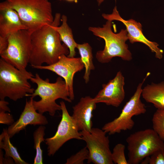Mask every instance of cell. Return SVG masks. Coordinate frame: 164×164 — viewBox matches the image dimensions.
I'll use <instances>...</instances> for the list:
<instances>
[{"mask_svg": "<svg viewBox=\"0 0 164 164\" xmlns=\"http://www.w3.org/2000/svg\"><path fill=\"white\" fill-rule=\"evenodd\" d=\"M61 16L56 13L53 22L32 32L31 34V51L29 63L32 67L47 65L56 62L62 55L67 56L69 50L64 43L62 44L56 27L59 26Z\"/></svg>", "mask_w": 164, "mask_h": 164, "instance_id": "obj_1", "label": "cell"}, {"mask_svg": "<svg viewBox=\"0 0 164 164\" xmlns=\"http://www.w3.org/2000/svg\"><path fill=\"white\" fill-rule=\"evenodd\" d=\"M30 80L36 84L37 87L32 94H28L27 96L35 97L39 96L41 98L39 101L33 100V101L34 108L39 113L43 114L47 112L50 115L53 116L56 111L61 110L60 105L56 102V100L61 98L68 102H72L65 82L61 77H58L55 82L51 83L48 78L44 80L36 73Z\"/></svg>", "mask_w": 164, "mask_h": 164, "instance_id": "obj_2", "label": "cell"}, {"mask_svg": "<svg viewBox=\"0 0 164 164\" xmlns=\"http://www.w3.org/2000/svg\"><path fill=\"white\" fill-rule=\"evenodd\" d=\"M107 20L102 27H90L88 30L95 36L103 39L105 46L103 50L97 52L95 57L97 60L102 63L109 62L112 58L119 57L125 61L132 59V54L128 49L126 41L128 39L126 29H122L117 33L112 30V22Z\"/></svg>", "mask_w": 164, "mask_h": 164, "instance_id": "obj_3", "label": "cell"}, {"mask_svg": "<svg viewBox=\"0 0 164 164\" xmlns=\"http://www.w3.org/2000/svg\"><path fill=\"white\" fill-rule=\"evenodd\" d=\"M34 76L31 72L19 70L0 58V100L8 97L16 101L32 94L35 89L28 80Z\"/></svg>", "mask_w": 164, "mask_h": 164, "instance_id": "obj_4", "label": "cell"}, {"mask_svg": "<svg viewBox=\"0 0 164 164\" xmlns=\"http://www.w3.org/2000/svg\"><path fill=\"white\" fill-rule=\"evenodd\" d=\"M18 13L26 29L32 32L51 24L54 19L48 0H6Z\"/></svg>", "mask_w": 164, "mask_h": 164, "instance_id": "obj_5", "label": "cell"}, {"mask_svg": "<svg viewBox=\"0 0 164 164\" xmlns=\"http://www.w3.org/2000/svg\"><path fill=\"white\" fill-rule=\"evenodd\" d=\"M128 164H138L145 157L164 148V142L153 129L135 132L126 138Z\"/></svg>", "mask_w": 164, "mask_h": 164, "instance_id": "obj_6", "label": "cell"}, {"mask_svg": "<svg viewBox=\"0 0 164 164\" xmlns=\"http://www.w3.org/2000/svg\"><path fill=\"white\" fill-rule=\"evenodd\" d=\"M150 74L148 72L142 81L138 84L135 93L126 103L119 116L103 126L102 129L106 133L112 135L119 133L122 131L132 129L135 125L132 117L146 112L145 105L142 102L140 97L142 86Z\"/></svg>", "mask_w": 164, "mask_h": 164, "instance_id": "obj_7", "label": "cell"}, {"mask_svg": "<svg viewBox=\"0 0 164 164\" xmlns=\"http://www.w3.org/2000/svg\"><path fill=\"white\" fill-rule=\"evenodd\" d=\"M32 33L24 29L10 34L8 47L0 55L1 58L19 70H26L31 51Z\"/></svg>", "mask_w": 164, "mask_h": 164, "instance_id": "obj_8", "label": "cell"}, {"mask_svg": "<svg viewBox=\"0 0 164 164\" xmlns=\"http://www.w3.org/2000/svg\"><path fill=\"white\" fill-rule=\"evenodd\" d=\"M80 132L88 150V163L114 164L109 137L106 135L107 133L104 131L94 128H92L90 132L84 130Z\"/></svg>", "mask_w": 164, "mask_h": 164, "instance_id": "obj_9", "label": "cell"}, {"mask_svg": "<svg viewBox=\"0 0 164 164\" xmlns=\"http://www.w3.org/2000/svg\"><path fill=\"white\" fill-rule=\"evenodd\" d=\"M62 114L57 131L53 137L45 139L47 146V155L53 156L67 142L71 139L82 140V135L72 116L63 101L60 102Z\"/></svg>", "mask_w": 164, "mask_h": 164, "instance_id": "obj_10", "label": "cell"}, {"mask_svg": "<svg viewBox=\"0 0 164 164\" xmlns=\"http://www.w3.org/2000/svg\"><path fill=\"white\" fill-rule=\"evenodd\" d=\"M32 67L51 71L63 78L66 84L69 98L72 101L74 100L73 77L76 73L81 71L84 67L80 57H69L63 54L59 57L56 62L53 64Z\"/></svg>", "mask_w": 164, "mask_h": 164, "instance_id": "obj_11", "label": "cell"}, {"mask_svg": "<svg viewBox=\"0 0 164 164\" xmlns=\"http://www.w3.org/2000/svg\"><path fill=\"white\" fill-rule=\"evenodd\" d=\"M102 16L107 20H116L122 22L126 26L128 39L131 43H143L148 46L152 52L155 53L156 58L159 59L162 58L163 50L158 47L159 45L157 43L149 40L144 36L141 24L132 19L128 20L123 19L120 16L116 6L114 7L111 14L103 13Z\"/></svg>", "mask_w": 164, "mask_h": 164, "instance_id": "obj_12", "label": "cell"}, {"mask_svg": "<svg viewBox=\"0 0 164 164\" xmlns=\"http://www.w3.org/2000/svg\"><path fill=\"white\" fill-rule=\"evenodd\" d=\"M125 78L121 72L119 71L114 78L102 84V89L93 98L95 102L118 107L125 99Z\"/></svg>", "mask_w": 164, "mask_h": 164, "instance_id": "obj_13", "label": "cell"}, {"mask_svg": "<svg viewBox=\"0 0 164 164\" xmlns=\"http://www.w3.org/2000/svg\"><path fill=\"white\" fill-rule=\"evenodd\" d=\"M34 97L31 96L29 101L26 100L24 108L18 119L7 129L10 138L21 131L25 129L28 125H45L48 124L46 117L36 112L33 104Z\"/></svg>", "mask_w": 164, "mask_h": 164, "instance_id": "obj_14", "label": "cell"}, {"mask_svg": "<svg viewBox=\"0 0 164 164\" xmlns=\"http://www.w3.org/2000/svg\"><path fill=\"white\" fill-rule=\"evenodd\" d=\"M96 104L93 98L87 96L81 97L73 107L72 116L79 131L91 132L92 128L93 112L96 108Z\"/></svg>", "mask_w": 164, "mask_h": 164, "instance_id": "obj_15", "label": "cell"}, {"mask_svg": "<svg viewBox=\"0 0 164 164\" xmlns=\"http://www.w3.org/2000/svg\"><path fill=\"white\" fill-rule=\"evenodd\" d=\"M26 28L17 12L6 0L0 3V36L8 37L11 34Z\"/></svg>", "mask_w": 164, "mask_h": 164, "instance_id": "obj_16", "label": "cell"}, {"mask_svg": "<svg viewBox=\"0 0 164 164\" xmlns=\"http://www.w3.org/2000/svg\"><path fill=\"white\" fill-rule=\"evenodd\" d=\"M142 95L145 101L152 104L157 109L164 108V81L147 84L142 89Z\"/></svg>", "mask_w": 164, "mask_h": 164, "instance_id": "obj_17", "label": "cell"}, {"mask_svg": "<svg viewBox=\"0 0 164 164\" xmlns=\"http://www.w3.org/2000/svg\"><path fill=\"white\" fill-rule=\"evenodd\" d=\"M67 16L63 15L61 18L62 23L60 26H56V29L59 35L61 41H62L69 49V53L67 56L74 57L76 55L75 49L77 43L73 39L72 30L67 23Z\"/></svg>", "mask_w": 164, "mask_h": 164, "instance_id": "obj_18", "label": "cell"}, {"mask_svg": "<svg viewBox=\"0 0 164 164\" xmlns=\"http://www.w3.org/2000/svg\"><path fill=\"white\" fill-rule=\"evenodd\" d=\"M76 48L78 50L80 58L85 68L83 78L86 84L89 81L91 70H94L95 67L93 63L92 48L87 43H77Z\"/></svg>", "mask_w": 164, "mask_h": 164, "instance_id": "obj_19", "label": "cell"}, {"mask_svg": "<svg viewBox=\"0 0 164 164\" xmlns=\"http://www.w3.org/2000/svg\"><path fill=\"white\" fill-rule=\"evenodd\" d=\"M10 138L8 134L7 128H3L0 135V149L5 151V157H11L16 164H28L20 156L17 149L10 141Z\"/></svg>", "mask_w": 164, "mask_h": 164, "instance_id": "obj_20", "label": "cell"}, {"mask_svg": "<svg viewBox=\"0 0 164 164\" xmlns=\"http://www.w3.org/2000/svg\"><path fill=\"white\" fill-rule=\"evenodd\" d=\"M45 129L46 127L44 125H40L33 133L34 147L36 152L33 164H43V150L41 149L40 144L45 141L44 137L45 135Z\"/></svg>", "mask_w": 164, "mask_h": 164, "instance_id": "obj_21", "label": "cell"}, {"mask_svg": "<svg viewBox=\"0 0 164 164\" xmlns=\"http://www.w3.org/2000/svg\"><path fill=\"white\" fill-rule=\"evenodd\" d=\"M153 130L164 142V108L157 109L152 119Z\"/></svg>", "mask_w": 164, "mask_h": 164, "instance_id": "obj_22", "label": "cell"}, {"mask_svg": "<svg viewBox=\"0 0 164 164\" xmlns=\"http://www.w3.org/2000/svg\"><path fill=\"white\" fill-rule=\"evenodd\" d=\"M125 146L118 143L114 147L111 153V157L114 164H128L125 155Z\"/></svg>", "mask_w": 164, "mask_h": 164, "instance_id": "obj_23", "label": "cell"}, {"mask_svg": "<svg viewBox=\"0 0 164 164\" xmlns=\"http://www.w3.org/2000/svg\"><path fill=\"white\" fill-rule=\"evenodd\" d=\"M88 150L86 146L68 158L65 164H83L84 161L88 159Z\"/></svg>", "mask_w": 164, "mask_h": 164, "instance_id": "obj_24", "label": "cell"}, {"mask_svg": "<svg viewBox=\"0 0 164 164\" xmlns=\"http://www.w3.org/2000/svg\"><path fill=\"white\" fill-rule=\"evenodd\" d=\"M150 157L149 164H164V148L156 151Z\"/></svg>", "mask_w": 164, "mask_h": 164, "instance_id": "obj_25", "label": "cell"}, {"mask_svg": "<svg viewBox=\"0 0 164 164\" xmlns=\"http://www.w3.org/2000/svg\"><path fill=\"white\" fill-rule=\"evenodd\" d=\"M3 111H0V123L10 125L14 122L12 115Z\"/></svg>", "mask_w": 164, "mask_h": 164, "instance_id": "obj_26", "label": "cell"}, {"mask_svg": "<svg viewBox=\"0 0 164 164\" xmlns=\"http://www.w3.org/2000/svg\"><path fill=\"white\" fill-rule=\"evenodd\" d=\"M9 44L8 37L0 36V55L7 49Z\"/></svg>", "mask_w": 164, "mask_h": 164, "instance_id": "obj_27", "label": "cell"}, {"mask_svg": "<svg viewBox=\"0 0 164 164\" xmlns=\"http://www.w3.org/2000/svg\"><path fill=\"white\" fill-rule=\"evenodd\" d=\"M9 103L6 101L5 100H0V111H3L5 112H10V110L8 106Z\"/></svg>", "mask_w": 164, "mask_h": 164, "instance_id": "obj_28", "label": "cell"}, {"mask_svg": "<svg viewBox=\"0 0 164 164\" xmlns=\"http://www.w3.org/2000/svg\"><path fill=\"white\" fill-rule=\"evenodd\" d=\"M150 159V156H147L143 159L140 163L141 164H149Z\"/></svg>", "mask_w": 164, "mask_h": 164, "instance_id": "obj_29", "label": "cell"}, {"mask_svg": "<svg viewBox=\"0 0 164 164\" xmlns=\"http://www.w3.org/2000/svg\"><path fill=\"white\" fill-rule=\"evenodd\" d=\"M98 6L100 5L105 0H96Z\"/></svg>", "mask_w": 164, "mask_h": 164, "instance_id": "obj_30", "label": "cell"}, {"mask_svg": "<svg viewBox=\"0 0 164 164\" xmlns=\"http://www.w3.org/2000/svg\"><path fill=\"white\" fill-rule=\"evenodd\" d=\"M65 0L67 2H74L76 0Z\"/></svg>", "mask_w": 164, "mask_h": 164, "instance_id": "obj_31", "label": "cell"}]
</instances>
